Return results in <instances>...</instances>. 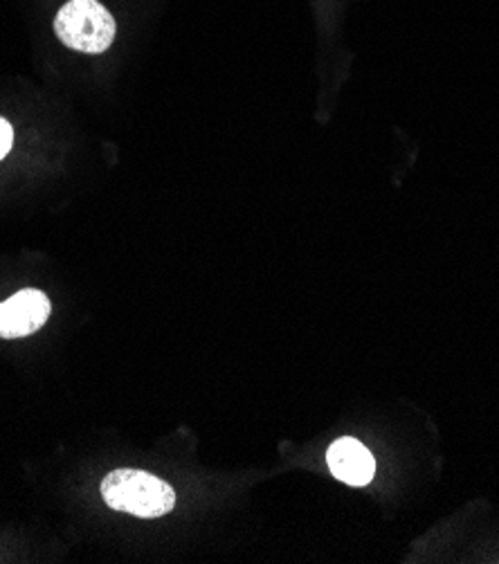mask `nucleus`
<instances>
[{
  "instance_id": "obj_1",
  "label": "nucleus",
  "mask_w": 499,
  "mask_h": 564,
  "mask_svg": "<svg viewBox=\"0 0 499 564\" xmlns=\"http://www.w3.org/2000/svg\"><path fill=\"white\" fill-rule=\"evenodd\" d=\"M101 497L113 511H122L142 520L170 513L176 506L174 488L144 470H113L101 484Z\"/></svg>"
},
{
  "instance_id": "obj_2",
  "label": "nucleus",
  "mask_w": 499,
  "mask_h": 564,
  "mask_svg": "<svg viewBox=\"0 0 499 564\" xmlns=\"http://www.w3.org/2000/svg\"><path fill=\"white\" fill-rule=\"evenodd\" d=\"M54 32L70 50L99 54L113 43L116 21L97 0H70L54 19Z\"/></svg>"
},
{
  "instance_id": "obj_3",
  "label": "nucleus",
  "mask_w": 499,
  "mask_h": 564,
  "mask_svg": "<svg viewBox=\"0 0 499 564\" xmlns=\"http://www.w3.org/2000/svg\"><path fill=\"white\" fill-rule=\"evenodd\" d=\"M52 313L50 300L41 291H19L0 304V337L17 340L39 330Z\"/></svg>"
},
{
  "instance_id": "obj_4",
  "label": "nucleus",
  "mask_w": 499,
  "mask_h": 564,
  "mask_svg": "<svg viewBox=\"0 0 499 564\" xmlns=\"http://www.w3.org/2000/svg\"><path fill=\"white\" fill-rule=\"evenodd\" d=\"M326 464L333 477L349 486H367L376 473V462L371 453L358 438L351 436L338 438L328 447Z\"/></svg>"
},
{
  "instance_id": "obj_5",
  "label": "nucleus",
  "mask_w": 499,
  "mask_h": 564,
  "mask_svg": "<svg viewBox=\"0 0 499 564\" xmlns=\"http://www.w3.org/2000/svg\"><path fill=\"white\" fill-rule=\"evenodd\" d=\"M12 142H14V129L6 118H0V160L10 153Z\"/></svg>"
}]
</instances>
